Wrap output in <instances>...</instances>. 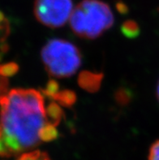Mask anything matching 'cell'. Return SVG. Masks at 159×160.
I'll use <instances>...</instances> for the list:
<instances>
[{"mask_svg": "<svg viewBox=\"0 0 159 160\" xmlns=\"http://www.w3.org/2000/svg\"><path fill=\"white\" fill-rule=\"evenodd\" d=\"M49 124L42 93L13 89L0 97V157H19L42 143ZM32 151V150H31Z\"/></svg>", "mask_w": 159, "mask_h": 160, "instance_id": "obj_1", "label": "cell"}, {"mask_svg": "<svg viewBox=\"0 0 159 160\" xmlns=\"http://www.w3.org/2000/svg\"><path fill=\"white\" fill-rule=\"evenodd\" d=\"M81 51L74 44L63 39H51L42 47V60L53 77H70L81 65Z\"/></svg>", "mask_w": 159, "mask_h": 160, "instance_id": "obj_3", "label": "cell"}, {"mask_svg": "<svg viewBox=\"0 0 159 160\" xmlns=\"http://www.w3.org/2000/svg\"><path fill=\"white\" fill-rule=\"evenodd\" d=\"M115 98L117 102L120 104H126L129 102L130 99V95L128 94L127 90L125 89H120L115 94Z\"/></svg>", "mask_w": 159, "mask_h": 160, "instance_id": "obj_14", "label": "cell"}, {"mask_svg": "<svg viewBox=\"0 0 159 160\" xmlns=\"http://www.w3.org/2000/svg\"><path fill=\"white\" fill-rule=\"evenodd\" d=\"M157 99L159 101V81H158V84H157Z\"/></svg>", "mask_w": 159, "mask_h": 160, "instance_id": "obj_18", "label": "cell"}, {"mask_svg": "<svg viewBox=\"0 0 159 160\" xmlns=\"http://www.w3.org/2000/svg\"><path fill=\"white\" fill-rule=\"evenodd\" d=\"M121 30L127 38H135L138 37L140 33L139 25L136 21L132 20H126L123 22L121 27Z\"/></svg>", "mask_w": 159, "mask_h": 160, "instance_id": "obj_8", "label": "cell"}, {"mask_svg": "<svg viewBox=\"0 0 159 160\" xmlns=\"http://www.w3.org/2000/svg\"><path fill=\"white\" fill-rule=\"evenodd\" d=\"M51 98L58 105L66 107V108H70L74 105L77 101V95L72 90H69V89L60 90L59 89Z\"/></svg>", "mask_w": 159, "mask_h": 160, "instance_id": "obj_6", "label": "cell"}, {"mask_svg": "<svg viewBox=\"0 0 159 160\" xmlns=\"http://www.w3.org/2000/svg\"><path fill=\"white\" fill-rule=\"evenodd\" d=\"M58 90H59V85H58V84L57 83L56 81H54V80H51L47 85L46 88L42 92V93L45 96H47L50 98H51Z\"/></svg>", "mask_w": 159, "mask_h": 160, "instance_id": "obj_13", "label": "cell"}, {"mask_svg": "<svg viewBox=\"0 0 159 160\" xmlns=\"http://www.w3.org/2000/svg\"><path fill=\"white\" fill-rule=\"evenodd\" d=\"M15 160H51L50 156L46 152L41 150H32L25 153L16 158Z\"/></svg>", "mask_w": 159, "mask_h": 160, "instance_id": "obj_10", "label": "cell"}, {"mask_svg": "<svg viewBox=\"0 0 159 160\" xmlns=\"http://www.w3.org/2000/svg\"><path fill=\"white\" fill-rule=\"evenodd\" d=\"M7 86V81L6 78L0 77V97L6 93V89Z\"/></svg>", "mask_w": 159, "mask_h": 160, "instance_id": "obj_17", "label": "cell"}, {"mask_svg": "<svg viewBox=\"0 0 159 160\" xmlns=\"http://www.w3.org/2000/svg\"><path fill=\"white\" fill-rule=\"evenodd\" d=\"M46 112H47V117L49 124L57 127L63 116V112L61 109L60 106L55 102H52L47 106V108H46Z\"/></svg>", "mask_w": 159, "mask_h": 160, "instance_id": "obj_7", "label": "cell"}, {"mask_svg": "<svg viewBox=\"0 0 159 160\" xmlns=\"http://www.w3.org/2000/svg\"><path fill=\"white\" fill-rule=\"evenodd\" d=\"M70 26L75 34L96 39L114 24V15L108 4L100 0H82L71 14Z\"/></svg>", "mask_w": 159, "mask_h": 160, "instance_id": "obj_2", "label": "cell"}, {"mask_svg": "<svg viewBox=\"0 0 159 160\" xmlns=\"http://www.w3.org/2000/svg\"><path fill=\"white\" fill-rule=\"evenodd\" d=\"M19 71V66L16 63L0 64V77L7 78L14 76Z\"/></svg>", "mask_w": 159, "mask_h": 160, "instance_id": "obj_11", "label": "cell"}, {"mask_svg": "<svg viewBox=\"0 0 159 160\" xmlns=\"http://www.w3.org/2000/svg\"><path fill=\"white\" fill-rule=\"evenodd\" d=\"M72 0H35L34 16L41 24L49 28L63 26L72 12Z\"/></svg>", "mask_w": 159, "mask_h": 160, "instance_id": "obj_4", "label": "cell"}, {"mask_svg": "<svg viewBox=\"0 0 159 160\" xmlns=\"http://www.w3.org/2000/svg\"><path fill=\"white\" fill-rule=\"evenodd\" d=\"M149 160H159V140L156 141L149 149Z\"/></svg>", "mask_w": 159, "mask_h": 160, "instance_id": "obj_15", "label": "cell"}, {"mask_svg": "<svg viewBox=\"0 0 159 160\" xmlns=\"http://www.w3.org/2000/svg\"><path fill=\"white\" fill-rule=\"evenodd\" d=\"M58 137V132L56 128V126L48 124L43 128L42 135H41V139L42 142H50L55 140Z\"/></svg>", "mask_w": 159, "mask_h": 160, "instance_id": "obj_9", "label": "cell"}, {"mask_svg": "<svg viewBox=\"0 0 159 160\" xmlns=\"http://www.w3.org/2000/svg\"><path fill=\"white\" fill-rule=\"evenodd\" d=\"M116 8L117 10L119 11L120 13H122V14H126L128 12V8H127V5L124 2H121V1H119V2L116 3Z\"/></svg>", "mask_w": 159, "mask_h": 160, "instance_id": "obj_16", "label": "cell"}, {"mask_svg": "<svg viewBox=\"0 0 159 160\" xmlns=\"http://www.w3.org/2000/svg\"><path fill=\"white\" fill-rule=\"evenodd\" d=\"M10 32V26L7 19L4 16L3 13L0 12V42L7 38Z\"/></svg>", "mask_w": 159, "mask_h": 160, "instance_id": "obj_12", "label": "cell"}, {"mask_svg": "<svg viewBox=\"0 0 159 160\" xmlns=\"http://www.w3.org/2000/svg\"><path fill=\"white\" fill-rule=\"evenodd\" d=\"M103 79L102 73L83 71L78 77V84L81 89L89 93H95L100 89Z\"/></svg>", "mask_w": 159, "mask_h": 160, "instance_id": "obj_5", "label": "cell"}]
</instances>
